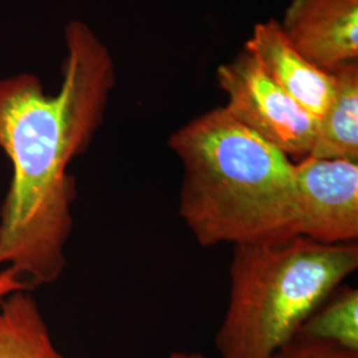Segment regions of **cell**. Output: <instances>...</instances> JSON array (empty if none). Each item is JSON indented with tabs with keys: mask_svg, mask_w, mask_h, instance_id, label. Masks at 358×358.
Returning <instances> with one entry per match:
<instances>
[{
	"mask_svg": "<svg viewBox=\"0 0 358 358\" xmlns=\"http://www.w3.org/2000/svg\"><path fill=\"white\" fill-rule=\"evenodd\" d=\"M64 41L57 93L31 73L0 78V150L13 167L0 208V269L36 285L56 282L66 266L76 195L68 166L101 127L115 85L112 53L87 23L69 22Z\"/></svg>",
	"mask_w": 358,
	"mask_h": 358,
	"instance_id": "1",
	"label": "cell"
},
{
	"mask_svg": "<svg viewBox=\"0 0 358 358\" xmlns=\"http://www.w3.org/2000/svg\"><path fill=\"white\" fill-rule=\"evenodd\" d=\"M179 215L202 247L276 243L294 231V164L217 106L177 129Z\"/></svg>",
	"mask_w": 358,
	"mask_h": 358,
	"instance_id": "2",
	"label": "cell"
},
{
	"mask_svg": "<svg viewBox=\"0 0 358 358\" xmlns=\"http://www.w3.org/2000/svg\"><path fill=\"white\" fill-rule=\"evenodd\" d=\"M357 268V243L294 236L234 245L230 300L215 336L219 358L272 357Z\"/></svg>",
	"mask_w": 358,
	"mask_h": 358,
	"instance_id": "3",
	"label": "cell"
},
{
	"mask_svg": "<svg viewBox=\"0 0 358 358\" xmlns=\"http://www.w3.org/2000/svg\"><path fill=\"white\" fill-rule=\"evenodd\" d=\"M217 83L227 96L224 108L235 120L288 157L309 155L317 120L282 92L248 52L219 65Z\"/></svg>",
	"mask_w": 358,
	"mask_h": 358,
	"instance_id": "4",
	"label": "cell"
},
{
	"mask_svg": "<svg viewBox=\"0 0 358 358\" xmlns=\"http://www.w3.org/2000/svg\"><path fill=\"white\" fill-rule=\"evenodd\" d=\"M294 231L322 244L356 243L358 162L301 158L294 164Z\"/></svg>",
	"mask_w": 358,
	"mask_h": 358,
	"instance_id": "5",
	"label": "cell"
},
{
	"mask_svg": "<svg viewBox=\"0 0 358 358\" xmlns=\"http://www.w3.org/2000/svg\"><path fill=\"white\" fill-rule=\"evenodd\" d=\"M279 23L294 48L322 71L358 62V0H291Z\"/></svg>",
	"mask_w": 358,
	"mask_h": 358,
	"instance_id": "6",
	"label": "cell"
},
{
	"mask_svg": "<svg viewBox=\"0 0 358 358\" xmlns=\"http://www.w3.org/2000/svg\"><path fill=\"white\" fill-rule=\"evenodd\" d=\"M244 51L308 115L320 120L327 112L336 85L332 72L308 62L285 36L278 20L256 23Z\"/></svg>",
	"mask_w": 358,
	"mask_h": 358,
	"instance_id": "7",
	"label": "cell"
},
{
	"mask_svg": "<svg viewBox=\"0 0 358 358\" xmlns=\"http://www.w3.org/2000/svg\"><path fill=\"white\" fill-rule=\"evenodd\" d=\"M332 73V103L317 120L308 157L358 162V62L341 65Z\"/></svg>",
	"mask_w": 358,
	"mask_h": 358,
	"instance_id": "8",
	"label": "cell"
},
{
	"mask_svg": "<svg viewBox=\"0 0 358 358\" xmlns=\"http://www.w3.org/2000/svg\"><path fill=\"white\" fill-rule=\"evenodd\" d=\"M0 358H64L28 289L0 303Z\"/></svg>",
	"mask_w": 358,
	"mask_h": 358,
	"instance_id": "9",
	"label": "cell"
},
{
	"mask_svg": "<svg viewBox=\"0 0 358 358\" xmlns=\"http://www.w3.org/2000/svg\"><path fill=\"white\" fill-rule=\"evenodd\" d=\"M296 336L331 343L358 353L357 289H346L327 307L319 308Z\"/></svg>",
	"mask_w": 358,
	"mask_h": 358,
	"instance_id": "10",
	"label": "cell"
},
{
	"mask_svg": "<svg viewBox=\"0 0 358 358\" xmlns=\"http://www.w3.org/2000/svg\"><path fill=\"white\" fill-rule=\"evenodd\" d=\"M271 358H358V353L331 343L296 336Z\"/></svg>",
	"mask_w": 358,
	"mask_h": 358,
	"instance_id": "11",
	"label": "cell"
},
{
	"mask_svg": "<svg viewBox=\"0 0 358 358\" xmlns=\"http://www.w3.org/2000/svg\"><path fill=\"white\" fill-rule=\"evenodd\" d=\"M28 282L13 268L0 269V303L10 294L28 289Z\"/></svg>",
	"mask_w": 358,
	"mask_h": 358,
	"instance_id": "12",
	"label": "cell"
},
{
	"mask_svg": "<svg viewBox=\"0 0 358 358\" xmlns=\"http://www.w3.org/2000/svg\"><path fill=\"white\" fill-rule=\"evenodd\" d=\"M166 358H208L199 352H173Z\"/></svg>",
	"mask_w": 358,
	"mask_h": 358,
	"instance_id": "13",
	"label": "cell"
}]
</instances>
